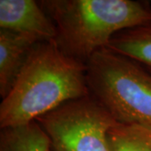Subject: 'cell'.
Returning <instances> with one entry per match:
<instances>
[{"label":"cell","mask_w":151,"mask_h":151,"mask_svg":"<svg viewBox=\"0 0 151 151\" xmlns=\"http://www.w3.org/2000/svg\"><path fill=\"white\" fill-rule=\"evenodd\" d=\"M89 95L86 65L65 55L55 40L40 42L1 103V129L29 124Z\"/></svg>","instance_id":"cell-1"},{"label":"cell","mask_w":151,"mask_h":151,"mask_svg":"<svg viewBox=\"0 0 151 151\" xmlns=\"http://www.w3.org/2000/svg\"><path fill=\"white\" fill-rule=\"evenodd\" d=\"M56 27L55 41L70 58L86 65L108 48L115 35L151 24V6L132 0L39 1Z\"/></svg>","instance_id":"cell-2"},{"label":"cell","mask_w":151,"mask_h":151,"mask_svg":"<svg viewBox=\"0 0 151 151\" xmlns=\"http://www.w3.org/2000/svg\"><path fill=\"white\" fill-rule=\"evenodd\" d=\"M90 95L120 124L151 128V72L135 60L108 49L86 64Z\"/></svg>","instance_id":"cell-3"},{"label":"cell","mask_w":151,"mask_h":151,"mask_svg":"<svg viewBox=\"0 0 151 151\" xmlns=\"http://www.w3.org/2000/svg\"><path fill=\"white\" fill-rule=\"evenodd\" d=\"M36 122L54 151H111L108 131L119 123L91 95L64 103Z\"/></svg>","instance_id":"cell-4"},{"label":"cell","mask_w":151,"mask_h":151,"mask_svg":"<svg viewBox=\"0 0 151 151\" xmlns=\"http://www.w3.org/2000/svg\"><path fill=\"white\" fill-rule=\"evenodd\" d=\"M0 27L30 35L40 42L55 40L57 34L54 22L33 0H1Z\"/></svg>","instance_id":"cell-5"},{"label":"cell","mask_w":151,"mask_h":151,"mask_svg":"<svg viewBox=\"0 0 151 151\" xmlns=\"http://www.w3.org/2000/svg\"><path fill=\"white\" fill-rule=\"evenodd\" d=\"M40 42L28 35L0 29V95L3 99L11 91Z\"/></svg>","instance_id":"cell-6"},{"label":"cell","mask_w":151,"mask_h":151,"mask_svg":"<svg viewBox=\"0 0 151 151\" xmlns=\"http://www.w3.org/2000/svg\"><path fill=\"white\" fill-rule=\"evenodd\" d=\"M106 49L134 60L151 72V24L118 33Z\"/></svg>","instance_id":"cell-7"},{"label":"cell","mask_w":151,"mask_h":151,"mask_svg":"<svg viewBox=\"0 0 151 151\" xmlns=\"http://www.w3.org/2000/svg\"><path fill=\"white\" fill-rule=\"evenodd\" d=\"M48 135L36 121L1 129L0 151H50Z\"/></svg>","instance_id":"cell-8"},{"label":"cell","mask_w":151,"mask_h":151,"mask_svg":"<svg viewBox=\"0 0 151 151\" xmlns=\"http://www.w3.org/2000/svg\"><path fill=\"white\" fill-rule=\"evenodd\" d=\"M111 151H151V128L118 123L108 131Z\"/></svg>","instance_id":"cell-9"}]
</instances>
